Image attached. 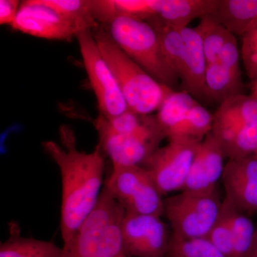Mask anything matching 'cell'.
<instances>
[{
  "mask_svg": "<svg viewBox=\"0 0 257 257\" xmlns=\"http://www.w3.org/2000/svg\"><path fill=\"white\" fill-rule=\"evenodd\" d=\"M199 144L169 141L145 160L146 169L162 196L183 190Z\"/></svg>",
  "mask_w": 257,
  "mask_h": 257,
  "instance_id": "10",
  "label": "cell"
},
{
  "mask_svg": "<svg viewBox=\"0 0 257 257\" xmlns=\"http://www.w3.org/2000/svg\"><path fill=\"white\" fill-rule=\"evenodd\" d=\"M104 187L125 212L140 215H164L163 196L142 166H113Z\"/></svg>",
  "mask_w": 257,
  "mask_h": 257,
  "instance_id": "8",
  "label": "cell"
},
{
  "mask_svg": "<svg viewBox=\"0 0 257 257\" xmlns=\"http://www.w3.org/2000/svg\"><path fill=\"white\" fill-rule=\"evenodd\" d=\"M209 17L234 36H242L257 19V0H219Z\"/></svg>",
  "mask_w": 257,
  "mask_h": 257,
  "instance_id": "19",
  "label": "cell"
},
{
  "mask_svg": "<svg viewBox=\"0 0 257 257\" xmlns=\"http://www.w3.org/2000/svg\"><path fill=\"white\" fill-rule=\"evenodd\" d=\"M228 203L232 239L231 257H246L252 244L256 226L247 216L236 210L229 202Z\"/></svg>",
  "mask_w": 257,
  "mask_h": 257,
  "instance_id": "24",
  "label": "cell"
},
{
  "mask_svg": "<svg viewBox=\"0 0 257 257\" xmlns=\"http://www.w3.org/2000/svg\"><path fill=\"white\" fill-rule=\"evenodd\" d=\"M115 43L161 84L176 90L179 79L167 62L160 35L146 21L130 15L116 14L106 23Z\"/></svg>",
  "mask_w": 257,
  "mask_h": 257,
  "instance_id": "4",
  "label": "cell"
},
{
  "mask_svg": "<svg viewBox=\"0 0 257 257\" xmlns=\"http://www.w3.org/2000/svg\"><path fill=\"white\" fill-rule=\"evenodd\" d=\"M240 53L236 37L227 44L217 60L207 64L206 85L210 100L221 103L243 94Z\"/></svg>",
  "mask_w": 257,
  "mask_h": 257,
  "instance_id": "14",
  "label": "cell"
},
{
  "mask_svg": "<svg viewBox=\"0 0 257 257\" xmlns=\"http://www.w3.org/2000/svg\"><path fill=\"white\" fill-rule=\"evenodd\" d=\"M213 120L211 134L221 136L257 120V100L251 95L241 94L221 103Z\"/></svg>",
  "mask_w": 257,
  "mask_h": 257,
  "instance_id": "18",
  "label": "cell"
},
{
  "mask_svg": "<svg viewBox=\"0 0 257 257\" xmlns=\"http://www.w3.org/2000/svg\"><path fill=\"white\" fill-rule=\"evenodd\" d=\"M115 257H128L127 256H126V254H125V253L124 252V251H121V252H120L119 253V254L118 255H116V256Z\"/></svg>",
  "mask_w": 257,
  "mask_h": 257,
  "instance_id": "31",
  "label": "cell"
},
{
  "mask_svg": "<svg viewBox=\"0 0 257 257\" xmlns=\"http://www.w3.org/2000/svg\"><path fill=\"white\" fill-rule=\"evenodd\" d=\"M229 203L224 199L220 213L207 238L226 257L232 255V239L229 217Z\"/></svg>",
  "mask_w": 257,
  "mask_h": 257,
  "instance_id": "26",
  "label": "cell"
},
{
  "mask_svg": "<svg viewBox=\"0 0 257 257\" xmlns=\"http://www.w3.org/2000/svg\"><path fill=\"white\" fill-rule=\"evenodd\" d=\"M221 180L225 197L243 214L257 213V157L228 160Z\"/></svg>",
  "mask_w": 257,
  "mask_h": 257,
  "instance_id": "13",
  "label": "cell"
},
{
  "mask_svg": "<svg viewBox=\"0 0 257 257\" xmlns=\"http://www.w3.org/2000/svg\"><path fill=\"white\" fill-rule=\"evenodd\" d=\"M215 138L228 160L257 157V120Z\"/></svg>",
  "mask_w": 257,
  "mask_h": 257,
  "instance_id": "21",
  "label": "cell"
},
{
  "mask_svg": "<svg viewBox=\"0 0 257 257\" xmlns=\"http://www.w3.org/2000/svg\"><path fill=\"white\" fill-rule=\"evenodd\" d=\"M93 31L94 40L114 74L128 110L144 115L159 110L174 90L161 84L132 60L104 28L99 27Z\"/></svg>",
  "mask_w": 257,
  "mask_h": 257,
  "instance_id": "3",
  "label": "cell"
},
{
  "mask_svg": "<svg viewBox=\"0 0 257 257\" xmlns=\"http://www.w3.org/2000/svg\"><path fill=\"white\" fill-rule=\"evenodd\" d=\"M219 0H154L155 18L164 25L178 30L215 10ZM151 20V19H150Z\"/></svg>",
  "mask_w": 257,
  "mask_h": 257,
  "instance_id": "17",
  "label": "cell"
},
{
  "mask_svg": "<svg viewBox=\"0 0 257 257\" xmlns=\"http://www.w3.org/2000/svg\"><path fill=\"white\" fill-rule=\"evenodd\" d=\"M13 226L10 237L0 246V257H62L63 248L52 241L20 236Z\"/></svg>",
  "mask_w": 257,
  "mask_h": 257,
  "instance_id": "20",
  "label": "cell"
},
{
  "mask_svg": "<svg viewBox=\"0 0 257 257\" xmlns=\"http://www.w3.org/2000/svg\"><path fill=\"white\" fill-rule=\"evenodd\" d=\"M61 16L73 22L82 31L99 28L92 13V1L85 0H40Z\"/></svg>",
  "mask_w": 257,
  "mask_h": 257,
  "instance_id": "23",
  "label": "cell"
},
{
  "mask_svg": "<svg viewBox=\"0 0 257 257\" xmlns=\"http://www.w3.org/2000/svg\"><path fill=\"white\" fill-rule=\"evenodd\" d=\"M124 209L104 187L92 212L83 221L62 257H115L123 251Z\"/></svg>",
  "mask_w": 257,
  "mask_h": 257,
  "instance_id": "5",
  "label": "cell"
},
{
  "mask_svg": "<svg viewBox=\"0 0 257 257\" xmlns=\"http://www.w3.org/2000/svg\"><path fill=\"white\" fill-rule=\"evenodd\" d=\"M184 43L179 82L184 92L194 99L210 100L206 85L207 60L200 35L196 28L180 30Z\"/></svg>",
  "mask_w": 257,
  "mask_h": 257,
  "instance_id": "16",
  "label": "cell"
},
{
  "mask_svg": "<svg viewBox=\"0 0 257 257\" xmlns=\"http://www.w3.org/2000/svg\"><path fill=\"white\" fill-rule=\"evenodd\" d=\"M200 20L195 28L202 38L207 64H209L217 60L225 46L236 36L214 22L209 15Z\"/></svg>",
  "mask_w": 257,
  "mask_h": 257,
  "instance_id": "22",
  "label": "cell"
},
{
  "mask_svg": "<svg viewBox=\"0 0 257 257\" xmlns=\"http://www.w3.org/2000/svg\"><path fill=\"white\" fill-rule=\"evenodd\" d=\"M170 236L160 216L125 212L121 238L128 257H167Z\"/></svg>",
  "mask_w": 257,
  "mask_h": 257,
  "instance_id": "11",
  "label": "cell"
},
{
  "mask_svg": "<svg viewBox=\"0 0 257 257\" xmlns=\"http://www.w3.org/2000/svg\"><path fill=\"white\" fill-rule=\"evenodd\" d=\"M20 1L18 0H1L0 1V24L13 25L20 10Z\"/></svg>",
  "mask_w": 257,
  "mask_h": 257,
  "instance_id": "28",
  "label": "cell"
},
{
  "mask_svg": "<svg viewBox=\"0 0 257 257\" xmlns=\"http://www.w3.org/2000/svg\"><path fill=\"white\" fill-rule=\"evenodd\" d=\"M249 88L250 91H251L250 95L252 96L257 100V80L251 81Z\"/></svg>",
  "mask_w": 257,
  "mask_h": 257,
  "instance_id": "30",
  "label": "cell"
},
{
  "mask_svg": "<svg viewBox=\"0 0 257 257\" xmlns=\"http://www.w3.org/2000/svg\"><path fill=\"white\" fill-rule=\"evenodd\" d=\"M92 31L85 30L79 32L77 38L100 114L107 119H111L126 112L128 107L114 74L101 55Z\"/></svg>",
  "mask_w": 257,
  "mask_h": 257,
  "instance_id": "9",
  "label": "cell"
},
{
  "mask_svg": "<svg viewBox=\"0 0 257 257\" xmlns=\"http://www.w3.org/2000/svg\"><path fill=\"white\" fill-rule=\"evenodd\" d=\"M221 204L217 188L207 192L182 191L164 199V215L170 221L172 234L184 239L207 237Z\"/></svg>",
  "mask_w": 257,
  "mask_h": 257,
  "instance_id": "6",
  "label": "cell"
},
{
  "mask_svg": "<svg viewBox=\"0 0 257 257\" xmlns=\"http://www.w3.org/2000/svg\"><path fill=\"white\" fill-rule=\"evenodd\" d=\"M241 37V55L250 80H257V19Z\"/></svg>",
  "mask_w": 257,
  "mask_h": 257,
  "instance_id": "27",
  "label": "cell"
},
{
  "mask_svg": "<svg viewBox=\"0 0 257 257\" xmlns=\"http://www.w3.org/2000/svg\"><path fill=\"white\" fill-rule=\"evenodd\" d=\"M169 141L199 144L212 130L214 116L184 91H173L156 115Z\"/></svg>",
  "mask_w": 257,
  "mask_h": 257,
  "instance_id": "7",
  "label": "cell"
},
{
  "mask_svg": "<svg viewBox=\"0 0 257 257\" xmlns=\"http://www.w3.org/2000/svg\"><path fill=\"white\" fill-rule=\"evenodd\" d=\"M246 257H257V226L252 244H251V248H250L249 251H248Z\"/></svg>",
  "mask_w": 257,
  "mask_h": 257,
  "instance_id": "29",
  "label": "cell"
},
{
  "mask_svg": "<svg viewBox=\"0 0 257 257\" xmlns=\"http://www.w3.org/2000/svg\"><path fill=\"white\" fill-rule=\"evenodd\" d=\"M167 257H226L207 237L184 239L171 234Z\"/></svg>",
  "mask_w": 257,
  "mask_h": 257,
  "instance_id": "25",
  "label": "cell"
},
{
  "mask_svg": "<svg viewBox=\"0 0 257 257\" xmlns=\"http://www.w3.org/2000/svg\"><path fill=\"white\" fill-rule=\"evenodd\" d=\"M11 27L15 31L30 36L68 42L82 32L75 23L42 4L40 0H28L21 3Z\"/></svg>",
  "mask_w": 257,
  "mask_h": 257,
  "instance_id": "12",
  "label": "cell"
},
{
  "mask_svg": "<svg viewBox=\"0 0 257 257\" xmlns=\"http://www.w3.org/2000/svg\"><path fill=\"white\" fill-rule=\"evenodd\" d=\"M101 150L113 166H142L165 139L156 115L130 111L108 121L99 114L94 121Z\"/></svg>",
  "mask_w": 257,
  "mask_h": 257,
  "instance_id": "2",
  "label": "cell"
},
{
  "mask_svg": "<svg viewBox=\"0 0 257 257\" xmlns=\"http://www.w3.org/2000/svg\"><path fill=\"white\" fill-rule=\"evenodd\" d=\"M222 149L209 133L198 147L182 191L207 192L216 189L224 167Z\"/></svg>",
  "mask_w": 257,
  "mask_h": 257,
  "instance_id": "15",
  "label": "cell"
},
{
  "mask_svg": "<svg viewBox=\"0 0 257 257\" xmlns=\"http://www.w3.org/2000/svg\"><path fill=\"white\" fill-rule=\"evenodd\" d=\"M60 136L62 145L50 140L43 142L42 146L60 172V229L64 246L99 200L102 191L104 157L99 144L89 153L79 150L75 134L68 125L61 126Z\"/></svg>",
  "mask_w": 257,
  "mask_h": 257,
  "instance_id": "1",
  "label": "cell"
}]
</instances>
